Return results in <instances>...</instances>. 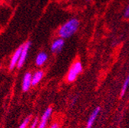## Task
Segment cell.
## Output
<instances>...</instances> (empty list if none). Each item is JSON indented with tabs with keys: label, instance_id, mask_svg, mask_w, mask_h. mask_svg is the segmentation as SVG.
<instances>
[{
	"label": "cell",
	"instance_id": "obj_1",
	"mask_svg": "<svg viewBox=\"0 0 129 128\" xmlns=\"http://www.w3.org/2000/svg\"><path fill=\"white\" fill-rule=\"evenodd\" d=\"M79 22L77 19H71L64 23L58 29V35L60 38L64 39L69 38L74 35L78 30Z\"/></svg>",
	"mask_w": 129,
	"mask_h": 128
},
{
	"label": "cell",
	"instance_id": "obj_2",
	"mask_svg": "<svg viewBox=\"0 0 129 128\" xmlns=\"http://www.w3.org/2000/svg\"><path fill=\"white\" fill-rule=\"evenodd\" d=\"M82 71V65L80 61H76L71 66L68 75H67V81L69 82L75 81L78 75Z\"/></svg>",
	"mask_w": 129,
	"mask_h": 128
},
{
	"label": "cell",
	"instance_id": "obj_3",
	"mask_svg": "<svg viewBox=\"0 0 129 128\" xmlns=\"http://www.w3.org/2000/svg\"><path fill=\"white\" fill-rule=\"evenodd\" d=\"M31 41H28L27 42H25L23 45V48H22V53L20 55V58L19 60V62L17 64V68H22L23 65L25 64L27 56H28V50L30 49V46H31Z\"/></svg>",
	"mask_w": 129,
	"mask_h": 128
},
{
	"label": "cell",
	"instance_id": "obj_4",
	"mask_svg": "<svg viewBox=\"0 0 129 128\" xmlns=\"http://www.w3.org/2000/svg\"><path fill=\"white\" fill-rule=\"evenodd\" d=\"M22 48H23V45H21L19 46L16 51L14 52L11 60H10V63H9V70H13L15 68V66H17V64L19 62V60L20 58V55H21V53H22Z\"/></svg>",
	"mask_w": 129,
	"mask_h": 128
},
{
	"label": "cell",
	"instance_id": "obj_5",
	"mask_svg": "<svg viewBox=\"0 0 129 128\" xmlns=\"http://www.w3.org/2000/svg\"><path fill=\"white\" fill-rule=\"evenodd\" d=\"M52 109L51 107H48L45 112L44 114H42V118L39 123V126L37 128H45L46 126H47V123H48V119L50 118L51 115H52Z\"/></svg>",
	"mask_w": 129,
	"mask_h": 128
},
{
	"label": "cell",
	"instance_id": "obj_6",
	"mask_svg": "<svg viewBox=\"0 0 129 128\" xmlns=\"http://www.w3.org/2000/svg\"><path fill=\"white\" fill-rule=\"evenodd\" d=\"M64 45V41L63 38H59L53 41L51 45V52L52 53H58L61 51Z\"/></svg>",
	"mask_w": 129,
	"mask_h": 128
},
{
	"label": "cell",
	"instance_id": "obj_7",
	"mask_svg": "<svg viewBox=\"0 0 129 128\" xmlns=\"http://www.w3.org/2000/svg\"><path fill=\"white\" fill-rule=\"evenodd\" d=\"M31 78L32 74L31 72L28 71L25 74L23 79H22V91L24 92H26L29 90L31 85Z\"/></svg>",
	"mask_w": 129,
	"mask_h": 128
},
{
	"label": "cell",
	"instance_id": "obj_8",
	"mask_svg": "<svg viewBox=\"0 0 129 128\" xmlns=\"http://www.w3.org/2000/svg\"><path fill=\"white\" fill-rule=\"evenodd\" d=\"M99 112H100V107H96L93 111H92V113L91 114L88 120V122H87V125H86V128H92V126L96 120V117H98L99 114Z\"/></svg>",
	"mask_w": 129,
	"mask_h": 128
},
{
	"label": "cell",
	"instance_id": "obj_9",
	"mask_svg": "<svg viewBox=\"0 0 129 128\" xmlns=\"http://www.w3.org/2000/svg\"><path fill=\"white\" fill-rule=\"evenodd\" d=\"M47 59H48V55L45 52H42L38 54V55L36 58V65L39 67L42 66L45 63V61H47Z\"/></svg>",
	"mask_w": 129,
	"mask_h": 128
},
{
	"label": "cell",
	"instance_id": "obj_10",
	"mask_svg": "<svg viewBox=\"0 0 129 128\" xmlns=\"http://www.w3.org/2000/svg\"><path fill=\"white\" fill-rule=\"evenodd\" d=\"M43 76H44V72L42 71H37L33 75H32L31 86H36V84H38L41 81Z\"/></svg>",
	"mask_w": 129,
	"mask_h": 128
},
{
	"label": "cell",
	"instance_id": "obj_11",
	"mask_svg": "<svg viewBox=\"0 0 129 128\" xmlns=\"http://www.w3.org/2000/svg\"><path fill=\"white\" fill-rule=\"evenodd\" d=\"M128 86H129V75L126 77L125 81H124V82L123 84V86H122V88H121V95H120L121 98H122L123 96L124 95Z\"/></svg>",
	"mask_w": 129,
	"mask_h": 128
},
{
	"label": "cell",
	"instance_id": "obj_12",
	"mask_svg": "<svg viewBox=\"0 0 129 128\" xmlns=\"http://www.w3.org/2000/svg\"><path fill=\"white\" fill-rule=\"evenodd\" d=\"M30 122H31V116H28L27 117H25L23 120L22 123L19 125V128H27V126Z\"/></svg>",
	"mask_w": 129,
	"mask_h": 128
},
{
	"label": "cell",
	"instance_id": "obj_13",
	"mask_svg": "<svg viewBox=\"0 0 129 128\" xmlns=\"http://www.w3.org/2000/svg\"><path fill=\"white\" fill-rule=\"evenodd\" d=\"M38 123H39V119L36 117V118L34 119L33 121L31 122V126H30L29 128H37V124H38Z\"/></svg>",
	"mask_w": 129,
	"mask_h": 128
},
{
	"label": "cell",
	"instance_id": "obj_14",
	"mask_svg": "<svg viewBox=\"0 0 129 128\" xmlns=\"http://www.w3.org/2000/svg\"><path fill=\"white\" fill-rule=\"evenodd\" d=\"M124 16L125 18H129V5H128V6L126 8V9H125V11H124Z\"/></svg>",
	"mask_w": 129,
	"mask_h": 128
},
{
	"label": "cell",
	"instance_id": "obj_15",
	"mask_svg": "<svg viewBox=\"0 0 129 128\" xmlns=\"http://www.w3.org/2000/svg\"><path fill=\"white\" fill-rule=\"evenodd\" d=\"M50 128H59V125H58V123H54L50 126Z\"/></svg>",
	"mask_w": 129,
	"mask_h": 128
},
{
	"label": "cell",
	"instance_id": "obj_16",
	"mask_svg": "<svg viewBox=\"0 0 129 128\" xmlns=\"http://www.w3.org/2000/svg\"><path fill=\"white\" fill-rule=\"evenodd\" d=\"M88 1H89V0H88Z\"/></svg>",
	"mask_w": 129,
	"mask_h": 128
}]
</instances>
